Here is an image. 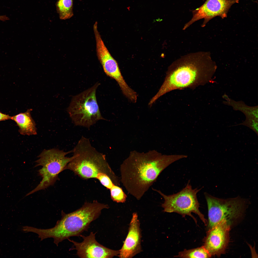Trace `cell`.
<instances>
[{
  "mask_svg": "<svg viewBox=\"0 0 258 258\" xmlns=\"http://www.w3.org/2000/svg\"><path fill=\"white\" fill-rule=\"evenodd\" d=\"M73 0H58L56 5L59 18L61 20L69 19L73 15Z\"/></svg>",
  "mask_w": 258,
  "mask_h": 258,
  "instance_id": "obj_15",
  "label": "cell"
},
{
  "mask_svg": "<svg viewBox=\"0 0 258 258\" xmlns=\"http://www.w3.org/2000/svg\"><path fill=\"white\" fill-rule=\"evenodd\" d=\"M11 116L0 112V121L11 119Z\"/></svg>",
  "mask_w": 258,
  "mask_h": 258,
  "instance_id": "obj_18",
  "label": "cell"
},
{
  "mask_svg": "<svg viewBox=\"0 0 258 258\" xmlns=\"http://www.w3.org/2000/svg\"><path fill=\"white\" fill-rule=\"evenodd\" d=\"M73 152V150L65 152L54 148L43 150L38 156L35 166L42 167L38 171L42 179L38 185L26 196L47 188L59 180V174L65 170L67 165L74 157L73 156L67 157L66 155Z\"/></svg>",
  "mask_w": 258,
  "mask_h": 258,
  "instance_id": "obj_6",
  "label": "cell"
},
{
  "mask_svg": "<svg viewBox=\"0 0 258 258\" xmlns=\"http://www.w3.org/2000/svg\"><path fill=\"white\" fill-rule=\"evenodd\" d=\"M96 233L91 232L86 236L81 234L80 236L83 240L81 242L68 239L75 247L70 249L76 250V255L80 258H110L118 256L119 250L111 249L100 244L95 239Z\"/></svg>",
  "mask_w": 258,
  "mask_h": 258,
  "instance_id": "obj_11",
  "label": "cell"
},
{
  "mask_svg": "<svg viewBox=\"0 0 258 258\" xmlns=\"http://www.w3.org/2000/svg\"><path fill=\"white\" fill-rule=\"evenodd\" d=\"M9 19V18L5 15H0V20L4 21Z\"/></svg>",
  "mask_w": 258,
  "mask_h": 258,
  "instance_id": "obj_19",
  "label": "cell"
},
{
  "mask_svg": "<svg viewBox=\"0 0 258 258\" xmlns=\"http://www.w3.org/2000/svg\"><path fill=\"white\" fill-rule=\"evenodd\" d=\"M230 225L225 221L209 229L203 246L211 256H219L225 252L229 240Z\"/></svg>",
  "mask_w": 258,
  "mask_h": 258,
  "instance_id": "obj_12",
  "label": "cell"
},
{
  "mask_svg": "<svg viewBox=\"0 0 258 258\" xmlns=\"http://www.w3.org/2000/svg\"><path fill=\"white\" fill-rule=\"evenodd\" d=\"M176 257L181 258H209L211 257L208 252L203 246L179 252Z\"/></svg>",
  "mask_w": 258,
  "mask_h": 258,
  "instance_id": "obj_16",
  "label": "cell"
},
{
  "mask_svg": "<svg viewBox=\"0 0 258 258\" xmlns=\"http://www.w3.org/2000/svg\"><path fill=\"white\" fill-rule=\"evenodd\" d=\"M223 98L226 99L227 101H229L230 99L229 98L228 96L226 94H225L223 96Z\"/></svg>",
  "mask_w": 258,
  "mask_h": 258,
  "instance_id": "obj_20",
  "label": "cell"
},
{
  "mask_svg": "<svg viewBox=\"0 0 258 258\" xmlns=\"http://www.w3.org/2000/svg\"><path fill=\"white\" fill-rule=\"evenodd\" d=\"M208 208L210 229L224 221L230 225L242 214L245 208L244 199L239 197L221 199L204 193Z\"/></svg>",
  "mask_w": 258,
  "mask_h": 258,
  "instance_id": "obj_8",
  "label": "cell"
},
{
  "mask_svg": "<svg viewBox=\"0 0 258 258\" xmlns=\"http://www.w3.org/2000/svg\"><path fill=\"white\" fill-rule=\"evenodd\" d=\"M109 205L97 200L92 202H86L76 210L68 213L61 212V219L55 226L48 229L37 228L36 233L41 241L52 238L54 243L57 246L64 240L73 236H80L88 229L90 223L97 219L104 209H108Z\"/></svg>",
  "mask_w": 258,
  "mask_h": 258,
  "instance_id": "obj_4",
  "label": "cell"
},
{
  "mask_svg": "<svg viewBox=\"0 0 258 258\" xmlns=\"http://www.w3.org/2000/svg\"><path fill=\"white\" fill-rule=\"evenodd\" d=\"M206 52H198L182 56L168 67L164 81L150 100L153 104L160 97L171 91L194 88L210 82L216 68Z\"/></svg>",
  "mask_w": 258,
  "mask_h": 258,
  "instance_id": "obj_2",
  "label": "cell"
},
{
  "mask_svg": "<svg viewBox=\"0 0 258 258\" xmlns=\"http://www.w3.org/2000/svg\"><path fill=\"white\" fill-rule=\"evenodd\" d=\"M153 189L163 197L164 201L162 207L164 212H175L183 216H190L196 223V219L191 214L194 213L197 215L205 225L207 226V221L199 209V204L197 197V194L201 189H193L189 181L181 191L172 195H166L160 190Z\"/></svg>",
  "mask_w": 258,
  "mask_h": 258,
  "instance_id": "obj_7",
  "label": "cell"
},
{
  "mask_svg": "<svg viewBox=\"0 0 258 258\" xmlns=\"http://www.w3.org/2000/svg\"><path fill=\"white\" fill-rule=\"evenodd\" d=\"M185 157L184 155H162L155 151H134L120 165V181L129 193L139 200L165 169Z\"/></svg>",
  "mask_w": 258,
  "mask_h": 258,
  "instance_id": "obj_1",
  "label": "cell"
},
{
  "mask_svg": "<svg viewBox=\"0 0 258 258\" xmlns=\"http://www.w3.org/2000/svg\"><path fill=\"white\" fill-rule=\"evenodd\" d=\"M141 232L138 214L134 212L129 225L128 232L118 255L120 258H132L141 252Z\"/></svg>",
  "mask_w": 258,
  "mask_h": 258,
  "instance_id": "obj_13",
  "label": "cell"
},
{
  "mask_svg": "<svg viewBox=\"0 0 258 258\" xmlns=\"http://www.w3.org/2000/svg\"><path fill=\"white\" fill-rule=\"evenodd\" d=\"M93 29L97 56L104 71L108 76L116 80L121 89H126L128 85L122 75L117 62L111 55L102 39L98 30L97 22L94 25Z\"/></svg>",
  "mask_w": 258,
  "mask_h": 258,
  "instance_id": "obj_10",
  "label": "cell"
},
{
  "mask_svg": "<svg viewBox=\"0 0 258 258\" xmlns=\"http://www.w3.org/2000/svg\"><path fill=\"white\" fill-rule=\"evenodd\" d=\"M100 84L97 82L72 97L67 111L75 125L89 128L98 121L105 120L102 116L96 98V91Z\"/></svg>",
  "mask_w": 258,
  "mask_h": 258,
  "instance_id": "obj_5",
  "label": "cell"
},
{
  "mask_svg": "<svg viewBox=\"0 0 258 258\" xmlns=\"http://www.w3.org/2000/svg\"><path fill=\"white\" fill-rule=\"evenodd\" d=\"M73 159L66 169L72 171L81 178L96 179L107 189L113 184L118 186L119 180L107 161L105 155L97 151L89 140L82 136L73 150Z\"/></svg>",
  "mask_w": 258,
  "mask_h": 258,
  "instance_id": "obj_3",
  "label": "cell"
},
{
  "mask_svg": "<svg viewBox=\"0 0 258 258\" xmlns=\"http://www.w3.org/2000/svg\"><path fill=\"white\" fill-rule=\"evenodd\" d=\"M239 0H206L199 8L192 11L193 17L185 25L183 30H185L191 25L200 19L204 20L202 26L204 27L210 20L217 16L222 19L227 17L231 6L239 2Z\"/></svg>",
  "mask_w": 258,
  "mask_h": 258,
  "instance_id": "obj_9",
  "label": "cell"
},
{
  "mask_svg": "<svg viewBox=\"0 0 258 258\" xmlns=\"http://www.w3.org/2000/svg\"><path fill=\"white\" fill-rule=\"evenodd\" d=\"M110 190L111 197L113 201L117 203H124L126 201V195L118 185H114Z\"/></svg>",
  "mask_w": 258,
  "mask_h": 258,
  "instance_id": "obj_17",
  "label": "cell"
},
{
  "mask_svg": "<svg viewBox=\"0 0 258 258\" xmlns=\"http://www.w3.org/2000/svg\"><path fill=\"white\" fill-rule=\"evenodd\" d=\"M32 109H28L24 113H21L11 117V119L14 121L19 127V132L23 135H35L37 134L36 124L32 118Z\"/></svg>",
  "mask_w": 258,
  "mask_h": 258,
  "instance_id": "obj_14",
  "label": "cell"
}]
</instances>
